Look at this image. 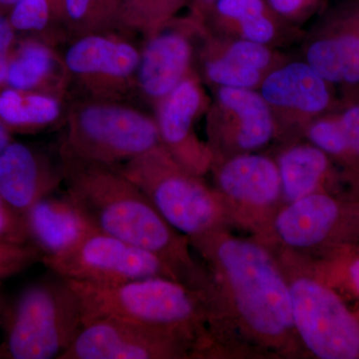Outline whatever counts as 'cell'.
<instances>
[{
	"mask_svg": "<svg viewBox=\"0 0 359 359\" xmlns=\"http://www.w3.org/2000/svg\"><path fill=\"white\" fill-rule=\"evenodd\" d=\"M15 45V29L8 16L0 13V89L6 87L7 69Z\"/></svg>",
	"mask_w": 359,
	"mask_h": 359,
	"instance_id": "obj_31",
	"label": "cell"
},
{
	"mask_svg": "<svg viewBox=\"0 0 359 359\" xmlns=\"http://www.w3.org/2000/svg\"><path fill=\"white\" fill-rule=\"evenodd\" d=\"M62 114L60 98L42 91L0 89V120L13 132L32 133L55 124Z\"/></svg>",
	"mask_w": 359,
	"mask_h": 359,
	"instance_id": "obj_24",
	"label": "cell"
},
{
	"mask_svg": "<svg viewBox=\"0 0 359 359\" xmlns=\"http://www.w3.org/2000/svg\"><path fill=\"white\" fill-rule=\"evenodd\" d=\"M121 30L140 33L145 39L165 27L189 0H117Z\"/></svg>",
	"mask_w": 359,
	"mask_h": 359,
	"instance_id": "obj_25",
	"label": "cell"
},
{
	"mask_svg": "<svg viewBox=\"0 0 359 359\" xmlns=\"http://www.w3.org/2000/svg\"><path fill=\"white\" fill-rule=\"evenodd\" d=\"M212 34L283 48L301 41V27L282 20L266 0H216L203 18Z\"/></svg>",
	"mask_w": 359,
	"mask_h": 359,
	"instance_id": "obj_17",
	"label": "cell"
},
{
	"mask_svg": "<svg viewBox=\"0 0 359 359\" xmlns=\"http://www.w3.org/2000/svg\"><path fill=\"white\" fill-rule=\"evenodd\" d=\"M68 282L81 302L84 321L109 316L201 332L205 318L200 290L175 278L153 276L110 285Z\"/></svg>",
	"mask_w": 359,
	"mask_h": 359,
	"instance_id": "obj_4",
	"label": "cell"
},
{
	"mask_svg": "<svg viewBox=\"0 0 359 359\" xmlns=\"http://www.w3.org/2000/svg\"><path fill=\"white\" fill-rule=\"evenodd\" d=\"M210 104L211 97L196 70L154 109L161 145L180 166L198 176L209 171L214 162L209 145L196 133V124Z\"/></svg>",
	"mask_w": 359,
	"mask_h": 359,
	"instance_id": "obj_15",
	"label": "cell"
},
{
	"mask_svg": "<svg viewBox=\"0 0 359 359\" xmlns=\"http://www.w3.org/2000/svg\"><path fill=\"white\" fill-rule=\"evenodd\" d=\"M13 142L11 139V131L6 126L4 122L0 120V154L4 152V149Z\"/></svg>",
	"mask_w": 359,
	"mask_h": 359,
	"instance_id": "obj_33",
	"label": "cell"
},
{
	"mask_svg": "<svg viewBox=\"0 0 359 359\" xmlns=\"http://www.w3.org/2000/svg\"><path fill=\"white\" fill-rule=\"evenodd\" d=\"M337 202L320 192L290 202L276 219V231L285 245L306 249L327 237L339 218Z\"/></svg>",
	"mask_w": 359,
	"mask_h": 359,
	"instance_id": "obj_22",
	"label": "cell"
},
{
	"mask_svg": "<svg viewBox=\"0 0 359 359\" xmlns=\"http://www.w3.org/2000/svg\"><path fill=\"white\" fill-rule=\"evenodd\" d=\"M190 242L215 262L250 332L276 341L294 330L290 285L263 247L212 233Z\"/></svg>",
	"mask_w": 359,
	"mask_h": 359,
	"instance_id": "obj_2",
	"label": "cell"
},
{
	"mask_svg": "<svg viewBox=\"0 0 359 359\" xmlns=\"http://www.w3.org/2000/svg\"><path fill=\"white\" fill-rule=\"evenodd\" d=\"M219 193L233 202L263 208L282 196V184L275 159L268 156L245 153L215 161Z\"/></svg>",
	"mask_w": 359,
	"mask_h": 359,
	"instance_id": "obj_20",
	"label": "cell"
},
{
	"mask_svg": "<svg viewBox=\"0 0 359 359\" xmlns=\"http://www.w3.org/2000/svg\"><path fill=\"white\" fill-rule=\"evenodd\" d=\"M216 0H189V15L202 22L205 14Z\"/></svg>",
	"mask_w": 359,
	"mask_h": 359,
	"instance_id": "obj_32",
	"label": "cell"
},
{
	"mask_svg": "<svg viewBox=\"0 0 359 359\" xmlns=\"http://www.w3.org/2000/svg\"><path fill=\"white\" fill-rule=\"evenodd\" d=\"M0 242L28 244L23 217L11 209L1 197H0Z\"/></svg>",
	"mask_w": 359,
	"mask_h": 359,
	"instance_id": "obj_30",
	"label": "cell"
},
{
	"mask_svg": "<svg viewBox=\"0 0 359 359\" xmlns=\"http://www.w3.org/2000/svg\"><path fill=\"white\" fill-rule=\"evenodd\" d=\"M302 41V59L328 83L341 90L358 86L359 0L325 9Z\"/></svg>",
	"mask_w": 359,
	"mask_h": 359,
	"instance_id": "obj_14",
	"label": "cell"
},
{
	"mask_svg": "<svg viewBox=\"0 0 359 359\" xmlns=\"http://www.w3.org/2000/svg\"><path fill=\"white\" fill-rule=\"evenodd\" d=\"M0 358H7L6 351L4 346H0Z\"/></svg>",
	"mask_w": 359,
	"mask_h": 359,
	"instance_id": "obj_36",
	"label": "cell"
},
{
	"mask_svg": "<svg viewBox=\"0 0 359 359\" xmlns=\"http://www.w3.org/2000/svg\"><path fill=\"white\" fill-rule=\"evenodd\" d=\"M41 262L66 280L91 285H117L153 276L181 280L173 266L157 255L96 229L62 254Z\"/></svg>",
	"mask_w": 359,
	"mask_h": 359,
	"instance_id": "obj_7",
	"label": "cell"
},
{
	"mask_svg": "<svg viewBox=\"0 0 359 359\" xmlns=\"http://www.w3.org/2000/svg\"><path fill=\"white\" fill-rule=\"evenodd\" d=\"M22 217L28 244L42 259L62 254L94 229L66 193L61 197L47 196Z\"/></svg>",
	"mask_w": 359,
	"mask_h": 359,
	"instance_id": "obj_19",
	"label": "cell"
},
{
	"mask_svg": "<svg viewBox=\"0 0 359 359\" xmlns=\"http://www.w3.org/2000/svg\"><path fill=\"white\" fill-rule=\"evenodd\" d=\"M83 323L81 302L72 285L51 271L22 290L4 313L7 358L59 359Z\"/></svg>",
	"mask_w": 359,
	"mask_h": 359,
	"instance_id": "obj_3",
	"label": "cell"
},
{
	"mask_svg": "<svg viewBox=\"0 0 359 359\" xmlns=\"http://www.w3.org/2000/svg\"><path fill=\"white\" fill-rule=\"evenodd\" d=\"M257 91L275 124V139L285 143L306 139V130L337 107L335 87L304 59H287L264 78Z\"/></svg>",
	"mask_w": 359,
	"mask_h": 359,
	"instance_id": "obj_9",
	"label": "cell"
},
{
	"mask_svg": "<svg viewBox=\"0 0 359 359\" xmlns=\"http://www.w3.org/2000/svg\"><path fill=\"white\" fill-rule=\"evenodd\" d=\"M212 92L205 116L214 162L257 152L275 140L273 117L257 90L217 87Z\"/></svg>",
	"mask_w": 359,
	"mask_h": 359,
	"instance_id": "obj_12",
	"label": "cell"
},
{
	"mask_svg": "<svg viewBox=\"0 0 359 359\" xmlns=\"http://www.w3.org/2000/svg\"><path fill=\"white\" fill-rule=\"evenodd\" d=\"M65 27L75 36L121 30L117 0H63Z\"/></svg>",
	"mask_w": 359,
	"mask_h": 359,
	"instance_id": "obj_26",
	"label": "cell"
},
{
	"mask_svg": "<svg viewBox=\"0 0 359 359\" xmlns=\"http://www.w3.org/2000/svg\"><path fill=\"white\" fill-rule=\"evenodd\" d=\"M201 332L163 327L122 318H91L59 359H158L191 355Z\"/></svg>",
	"mask_w": 359,
	"mask_h": 359,
	"instance_id": "obj_8",
	"label": "cell"
},
{
	"mask_svg": "<svg viewBox=\"0 0 359 359\" xmlns=\"http://www.w3.org/2000/svg\"><path fill=\"white\" fill-rule=\"evenodd\" d=\"M290 59L278 48L205 32L198 47L196 69L205 85L259 90L264 78Z\"/></svg>",
	"mask_w": 359,
	"mask_h": 359,
	"instance_id": "obj_16",
	"label": "cell"
},
{
	"mask_svg": "<svg viewBox=\"0 0 359 359\" xmlns=\"http://www.w3.org/2000/svg\"><path fill=\"white\" fill-rule=\"evenodd\" d=\"M41 261L42 255L32 245L0 242V282Z\"/></svg>",
	"mask_w": 359,
	"mask_h": 359,
	"instance_id": "obj_28",
	"label": "cell"
},
{
	"mask_svg": "<svg viewBox=\"0 0 359 359\" xmlns=\"http://www.w3.org/2000/svg\"><path fill=\"white\" fill-rule=\"evenodd\" d=\"M61 184L60 163L36 149L13 141L0 154V197L20 216Z\"/></svg>",
	"mask_w": 359,
	"mask_h": 359,
	"instance_id": "obj_18",
	"label": "cell"
},
{
	"mask_svg": "<svg viewBox=\"0 0 359 359\" xmlns=\"http://www.w3.org/2000/svg\"><path fill=\"white\" fill-rule=\"evenodd\" d=\"M63 63L68 81L87 99L122 102L137 89L140 51L115 32L77 37Z\"/></svg>",
	"mask_w": 359,
	"mask_h": 359,
	"instance_id": "obj_10",
	"label": "cell"
},
{
	"mask_svg": "<svg viewBox=\"0 0 359 359\" xmlns=\"http://www.w3.org/2000/svg\"><path fill=\"white\" fill-rule=\"evenodd\" d=\"M15 32H43L50 26L63 25V0H18L8 15Z\"/></svg>",
	"mask_w": 359,
	"mask_h": 359,
	"instance_id": "obj_27",
	"label": "cell"
},
{
	"mask_svg": "<svg viewBox=\"0 0 359 359\" xmlns=\"http://www.w3.org/2000/svg\"><path fill=\"white\" fill-rule=\"evenodd\" d=\"M59 163L66 194L94 229L157 255L183 283L198 275L187 247L189 238L165 221L119 168L80 159L61 149Z\"/></svg>",
	"mask_w": 359,
	"mask_h": 359,
	"instance_id": "obj_1",
	"label": "cell"
},
{
	"mask_svg": "<svg viewBox=\"0 0 359 359\" xmlns=\"http://www.w3.org/2000/svg\"><path fill=\"white\" fill-rule=\"evenodd\" d=\"M16 1L18 0H0V13H4V11H8L9 13Z\"/></svg>",
	"mask_w": 359,
	"mask_h": 359,
	"instance_id": "obj_35",
	"label": "cell"
},
{
	"mask_svg": "<svg viewBox=\"0 0 359 359\" xmlns=\"http://www.w3.org/2000/svg\"><path fill=\"white\" fill-rule=\"evenodd\" d=\"M351 276L354 285H355L356 289H358L359 292V259L358 261L354 262L353 266H351Z\"/></svg>",
	"mask_w": 359,
	"mask_h": 359,
	"instance_id": "obj_34",
	"label": "cell"
},
{
	"mask_svg": "<svg viewBox=\"0 0 359 359\" xmlns=\"http://www.w3.org/2000/svg\"><path fill=\"white\" fill-rule=\"evenodd\" d=\"M118 168L189 241L216 231L222 215L219 196L201 176L180 166L161 144Z\"/></svg>",
	"mask_w": 359,
	"mask_h": 359,
	"instance_id": "obj_6",
	"label": "cell"
},
{
	"mask_svg": "<svg viewBox=\"0 0 359 359\" xmlns=\"http://www.w3.org/2000/svg\"><path fill=\"white\" fill-rule=\"evenodd\" d=\"M67 82L63 58L47 42L27 39L14 45L6 86L58 96Z\"/></svg>",
	"mask_w": 359,
	"mask_h": 359,
	"instance_id": "obj_21",
	"label": "cell"
},
{
	"mask_svg": "<svg viewBox=\"0 0 359 359\" xmlns=\"http://www.w3.org/2000/svg\"><path fill=\"white\" fill-rule=\"evenodd\" d=\"M65 122L59 149L107 166H122L160 145L155 116L117 101H80Z\"/></svg>",
	"mask_w": 359,
	"mask_h": 359,
	"instance_id": "obj_5",
	"label": "cell"
},
{
	"mask_svg": "<svg viewBox=\"0 0 359 359\" xmlns=\"http://www.w3.org/2000/svg\"><path fill=\"white\" fill-rule=\"evenodd\" d=\"M207 32L192 16L173 18L146 39L137 71V90L154 108L196 71L198 47Z\"/></svg>",
	"mask_w": 359,
	"mask_h": 359,
	"instance_id": "obj_13",
	"label": "cell"
},
{
	"mask_svg": "<svg viewBox=\"0 0 359 359\" xmlns=\"http://www.w3.org/2000/svg\"><path fill=\"white\" fill-rule=\"evenodd\" d=\"M275 160L289 203L318 192L330 171V157L309 141L287 143Z\"/></svg>",
	"mask_w": 359,
	"mask_h": 359,
	"instance_id": "obj_23",
	"label": "cell"
},
{
	"mask_svg": "<svg viewBox=\"0 0 359 359\" xmlns=\"http://www.w3.org/2000/svg\"><path fill=\"white\" fill-rule=\"evenodd\" d=\"M266 2L282 20L299 27L325 11L323 0H266Z\"/></svg>",
	"mask_w": 359,
	"mask_h": 359,
	"instance_id": "obj_29",
	"label": "cell"
},
{
	"mask_svg": "<svg viewBox=\"0 0 359 359\" xmlns=\"http://www.w3.org/2000/svg\"><path fill=\"white\" fill-rule=\"evenodd\" d=\"M294 328L323 359L359 358V323L332 290L313 278L290 283Z\"/></svg>",
	"mask_w": 359,
	"mask_h": 359,
	"instance_id": "obj_11",
	"label": "cell"
}]
</instances>
